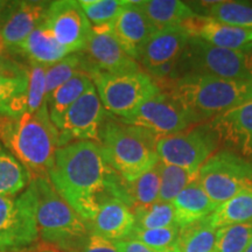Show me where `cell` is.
Listing matches in <instances>:
<instances>
[{"mask_svg":"<svg viewBox=\"0 0 252 252\" xmlns=\"http://www.w3.org/2000/svg\"><path fill=\"white\" fill-rule=\"evenodd\" d=\"M48 178L86 223L109 198L117 197L130 207L126 181L111 168L100 145L94 141H76L59 147Z\"/></svg>","mask_w":252,"mask_h":252,"instance_id":"6da1fadb","label":"cell"},{"mask_svg":"<svg viewBox=\"0 0 252 252\" xmlns=\"http://www.w3.org/2000/svg\"><path fill=\"white\" fill-rule=\"evenodd\" d=\"M0 143L35 178L48 176L59 149V131L47 100L36 111L19 117L0 116Z\"/></svg>","mask_w":252,"mask_h":252,"instance_id":"7a4b0ae2","label":"cell"},{"mask_svg":"<svg viewBox=\"0 0 252 252\" xmlns=\"http://www.w3.org/2000/svg\"><path fill=\"white\" fill-rule=\"evenodd\" d=\"M165 91L181 104L194 125L212 121L252 100V81L188 74Z\"/></svg>","mask_w":252,"mask_h":252,"instance_id":"3957f363","label":"cell"},{"mask_svg":"<svg viewBox=\"0 0 252 252\" xmlns=\"http://www.w3.org/2000/svg\"><path fill=\"white\" fill-rule=\"evenodd\" d=\"M158 138L143 127L106 115L100 126L98 144L113 171L131 182L160 161L157 152Z\"/></svg>","mask_w":252,"mask_h":252,"instance_id":"277c9868","label":"cell"},{"mask_svg":"<svg viewBox=\"0 0 252 252\" xmlns=\"http://www.w3.org/2000/svg\"><path fill=\"white\" fill-rule=\"evenodd\" d=\"M37 190L39 236L63 252H77L90 235L88 224L58 193L48 176L34 178Z\"/></svg>","mask_w":252,"mask_h":252,"instance_id":"5b68a950","label":"cell"},{"mask_svg":"<svg viewBox=\"0 0 252 252\" xmlns=\"http://www.w3.org/2000/svg\"><path fill=\"white\" fill-rule=\"evenodd\" d=\"M188 74L252 81L251 53L220 48L200 37L190 36L184 54L179 59L174 81Z\"/></svg>","mask_w":252,"mask_h":252,"instance_id":"8992f818","label":"cell"},{"mask_svg":"<svg viewBox=\"0 0 252 252\" xmlns=\"http://www.w3.org/2000/svg\"><path fill=\"white\" fill-rule=\"evenodd\" d=\"M87 75L93 81L104 109L116 118H127L144 102L161 93L152 77L143 70L121 74L90 70Z\"/></svg>","mask_w":252,"mask_h":252,"instance_id":"52a82bcc","label":"cell"},{"mask_svg":"<svg viewBox=\"0 0 252 252\" xmlns=\"http://www.w3.org/2000/svg\"><path fill=\"white\" fill-rule=\"evenodd\" d=\"M197 180L210 200L220 206L252 187V158L228 149L217 151L198 169Z\"/></svg>","mask_w":252,"mask_h":252,"instance_id":"ba28073f","label":"cell"},{"mask_svg":"<svg viewBox=\"0 0 252 252\" xmlns=\"http://www.w3.org/2000/svg\"><path fill=\"white\" fill-rule=\"evenodd\" d=\"M37 190L35 180L20 195L0 196V252L19 251L35 243Z\"/></svg>","mask_w":252,"mask_h":252,"instance_id":"9c48e42d","label":"cell"},{"mask_svg":"<svg viewBox=\"0 0 252 252\" xmlns=\"http://www.w3.org/2000/svg\"><path fill=\"white\" fill-rule=\"evenodd\" d=\"M220 135L212 123H201L179 133L159 137L157 152L161 161L198 172L201 166L216 152Z\"/></svg>","mask_w":252,"mask_h":252,"instance_id":"30bf717a","label":"cell"},{"mask_svg":"<svg viewBox=\"0 0 252 252\" xmlns=\"http://www.w3.org/2000/svg\"><path fill=\"white\" fill-rule=\"evenodd\" d=\"M118 119L126 124L143 127L158 137L179 133L194 125L181 104L167 91H161L147 99L127 118Z\"/></svg>","mask_w":252,"mask_h":252,"instance_id":"8fae6325","label":"cell"},{"mask_svg":"<svg viewBox=\"0 0 252 252\" xmlns=\"http://www.w3.org/2000/svg\"><path fill=\"white\" fill-rule=\"evenodd\" d=\"M105 116V109L93 86L65 112L58 128L59 147L84 140L98 143L100 126Z\"/></svg>","mask_w":252,"mask_h":252,"instance_id":"7c38bea8","label":"cell"},{"mask_svg":"<svg viewBox=\"0 0 252 252\" xmlns=\"http://www.w3.org/2000/svg\"><path fill=\"white\" fill-rule=\"evenodd\" d=\"M82 54L83 72L100 70L111 74L139 71L140 64L123 49L110 26H93L87 47Z\"/></svg>","mask_w":252,"mask_h":252,"instance_id":"4fadbf2b","label":"cell"},{"mask_svg":"<svg viewBox=\"0 0 252 252\" xmlns=\"http://www.w3.org/2000/svg\"><path fill=\"white\" fill-rule=\"evenodd\" d=\"M45 24L70 54L86 49L93 26L78 1L58 0L50 1Z\"/></svg>","mask_w":252,"mask_h":252,"instance_id":"5bb4252c","label":"cell"},{"mask_svg":"<svg viewBox=\"0 0 252 252\" xmlns=\"http://www.w3.org/2000/svg\"><path fill=\"white\" fill-rule=\"evenodd\" d=\"M50 1H9L0 15V34L6 48L17 53L32 32L45 21Z\"/></svg>","mask_w":252,"mask_h":252,"instance_id":"9a60e30c","label":"cell"},{"mask_svg":"<svg viewBox=\"0 0 252 252\" xmlns=\"http://www.w3.org/2000/svg\"><path fill=\"white\" fill-rule=\"evenodd\" d=\"M190 36L200 37L210 45L236 52L252 49V28L232 26L208 15L196 14L182 25Z\"/></svg>","mask_w":252,"mask_h":252,"instance_id":"2e32d148","label":"cell"},{"mask_svg":"<svg viewBox=\"0 0 252 252\" xmlns=\"http://www.w3.org/2000/svg\"><path fill=\"white\" fill-rule=\"evenodd\" d=\"M110 28L123 49L135 61L139 60L146 43L158 31L135 2L128 0Z\"/></svg>","mask_w":252,"mask_h":252,"instance_id":"e0dca14e","label":"cell"},{"mask_svg":"<svg viewBox=\"0 0 252 252\" xmlns=\"http://www.w3.org/2000/svg\"><path fill=\"white\" fill-rule=\"evenodd\" d=\"M209 122L228 150L252 158V100Z\"/></svg>","mask_w":252,"mask_h":252,"instance_id":"ac0fdd59","label":"cell"},{"mask_svg":"<svg viewBox=\"0 0 252 252\" xmlns=\"http://www.w3.org/2000/svg\"><path fill=\"white\" fill-rule=\"evenodd\" d=\"M190 34L184 26L167 27L157 31L151 36L141 53L139 64L146 72L160 65L178 62L184 54Z\"/></svg>","mask_w":252,"mask_h":252,"instance_id":"d6986e66","label":"cell"},{"mask_svg":"<svg viewBox=\"0 0 252 252\" xmlns=\"http://www.w3.org/2000/svg\"><path fill=\"white\" fill-rule=\"evenodd\" d=\"M87 224L90 234L117 242L130 237L135 226V219L124 201L112 197L100 204L96 215Z\"/></svg>","mask_w":252,"mask_h":252,"instance_id":"ffe728a7","label":"cell"},{"mask_svg":"<svg viewBox=\"0 0 252 252\" xmlns=\"http://www.w3.org/2000/svg\"><path fill=\"white\" fill-rule=\"evenodd\" d=\"M17 53L24 54L32 64H39L48 68L61 61L70 53L53 35L48 26L43 21L24 41Z\"/></svg>","mask_w":252,"mask_h":252,"instance_id":"44dd1931","label":"cell"},{"mask_svg":"<svg viewBox=\"0 0 252 252\" xmlns=\"http://www.w3.org/2000/svg\"><path fill=\"white\" fill-rule=\"evenodd\" d=\"M175 222L179 228L210 216L219 208L208 196L198 180L191 182L173 200Z\"/></svg>","mask_w":252,"mask_h":252,"instance_id":"7402d4cb","label":"cell"},{"mask_svg":"<svg viewBox=\"0 0 252 252\" xmlns=\"http://www.w3.org/2000/svg\"><path fill=\"white\" fill-rule=\"evenodd\" d=\"M134 2L158 31L182 26L196 15L190 6L180 0H141Z\"/></svg>","mask_w":252,"mask_h":252,"instance_id":"603a6c76","label":"cell"},{"mask_svg":"<svg viewBox=\"0 0 252 252\" xmlns=\"http://www.w3.org/2000/svg\"><path fill=\"white\" fill-rule=\"evenodd\" d=\"M93 86V81L86 72L78 71L47 98L49 117L56 128L60 127L68 109Z\"/></svg>","mask_w":252,"mask_h":252,"instance_id":"cb8c5ba5","label":"cell"},{"mask_svg":"<svg viewBox=\"0 0 252 252\" xmlns=\"http://www.w3.org/2000/svg\"><path fill=\"white\" fill-rule=\"evenodd\" d=\"M33 180L26 167L0 143V196H15Z\"/></svg>","mask_w":252,"mask_h":252,"instance_id":"d4e9b609","label":"cell"},{"mask_svg":"<svg viewBox=\"0 0 252 252\" xmlns=\"http://www.w3.org/2000/svg\"><path fill=\"white\" fill-rule=\"evenodd\" d=\"M214 228L241 223H252V187L230 198L208 216Z\"/></svg>","mask_w":252,"mask_h":252,"instance_id":"484cf974","label":"cell"},{"mask_svg":"<svg viewBox=\"0 0 252 252\" xmlns=\"http://www.w3.org/2000/svg\"><path fill=\"white\" fill-rule=\"evenodd\" d=\"M216 230L209 219L197 220L180 228L178 252H215Z\"/></svg>","mask_w":252,"mask_h":252,"instance_id":"4316f807","label":"cell"},{"mask_svg":"<svg viewBox=\"0 0 252 252\" xmlns=\"http://www.w3.org/2000/svg\"><path fill=\"white\" fill-rule=\"evenodd\" d=\"M126 191L132 210L137 207H147L158 202L160 193L159 162L134 181H126Z\"/></svg>","mask_w":252,"mask_h":252,"instance_id":"83f0119b","label":"cell"},{"mask_svg":"<svg viewBox=\"0 0 252 252\" xmlns=\"http://www.w3.org/2000/svg\"><path fill=\"white\" fill-rule=\"evenodd\" d=\"M160 193L159 202L172 203L184 189L196 181L198 172H191L182 167L169 165L160 160Z\"/></svg>","mask_w":252,"mask_h":252,"instance_id":"f1b7e54d","label":"cell"},{"mask_svg":"<svg viewBox=\"0 0 252 252\" xmlns=\"http://www.w3.org/2000/svg\"><path fill=\"white\" fill-rule=\"evenodd\" d=\"M208 17L232 26L252 28V2L216 1L208 9Z\"/></svg>","mask_w":252,"mask_h":252,"instance_id":"f546056e","label":"cell"},{"mask_svg":"<svg viewBox=\"0 0 252 252\" xmlns=\"http://www.w3.org/2000/svg\"><path fill=\"white\" fill-rule=\"evenodd\" d=\"M134 214L137 229H159L178 225L172 203L158 202L147 207H137L132 210Z\"/></svg>","mask_w":252,"mask_h":252,"instance_id":"4dcf8cb0","label":"cell"},{"mask_svg":"<svg viewBox=\"0 0 252 252\" xmlns=\"http://www.w3.org/2000/svg\"><path fill=\"white\" fill-rule=\"evenodd\" d=\"M180 228L178 225L159 229L134 228L128 238L137 239L157 252H176Z\"/></svg>","mask_w":252,"mask_h":252,"instance_id":"1f68e13d","label":"cell"},{"mask_svg":"<svg viewBox=\"0 0 252 252\" xmlns=\"http://www.w3.org/2000/svg\"><path fill=\"white\" fill-rule=\"evenodd\" d=\"M252 239V223H241L219 228L215 252H245Z\"/></svg>","mask_w":252,"mask_h":252,"instance_id":"d6a6232c","label":"cell"},{"mask_svg":"<svg viewBox=\"0 0 252 252\" xmlns=\"http://www.w3.org/2000/svg\"><path fill=\"white\" fill-rule=\"evenodd\" d=\"M127 0H80L91 26H110L121 13Z\"/></svg>","mask_w":252,"mask_h":252,"instance_id":"836d02e7","label":"cell"},{"mask_svg":"<svg viewBox=\"0 0 252 252\" xmlns=\"http://www.w3.org/2000/svg\"><path fill=\"white\" fill-rule=\"evenodd\" d=\"M82 54L74 53L46 68V100L54 91L78 71H82Z\"/></svg>","mask_w":252,"mask_h":252,"instance_id":"e575fe53","label":"cell"},{"mask_svg":"<svg viewBox=\"0 0 252 252\" xmlns=\"http://www.w3.org/2000/svg\"><path fill=\"white\" fill-rule=\"evenodd\" d=\"M27 76L28 86L25 98L27 102V112H33L46 102V68L30 63Z\"/></svg>","mask_w":252,"mask_h":252,"instance_id":"d590c367","label":"cell"},{"mask_svg":"<svg viewBox=\"0 0 252 252\" xmlns=\"http://www.w3.org/2000/svg\"><path fill=\"white\" fill-rule=\"evenodd\" d=\"M27 72L18 76L0 77V116H7L8 105L17 96L26 93Z\"/></svg>","mask_w":252,"mask_h":252,"instance_id":"8d00e7d4","label":"cell"},{"mask_svg":"<svg viewBox=\"0 0 252 252\" xmlns=\"http://www.w3.org/2000/svg\"><path fill=\"white\" fill-rule=\"evenodd\" d=\"M77 252H119L113 242L90 234Z\"/></svg>","mask_w":252,"mask_h":252,"instance_id":"74e56055","label":"cell"},{"mask_svg":"<svg viewBox=\"0 0 252 252\" xmlns=\"http://www.w3.org/2000/svg\"><path fill=\"white\" fill-rule=\"evenodd\" d=\"M27 72V68L23 64L11 60L8 55H0V77L18 76Z\"/></svg>","mask_w":252,"mask_h":252,"instance_id":"f35d334b","label":"cell"},{"mask_svg":"<svg viewBox=\"0 0 252 252\" xmlns=\"http://www.w3.org/2000/svg\"><path fill=\"white\" fill-rule=\"evenodd\" d=\"M119 252H157L145 245L137 239H123V241L113 242Z\"/></svg>","mask_w":252,"mask_h":252,"instance_id":"ab89813d","label":"cell"},{"mask_svg":"<svg viewBox=\"0 0 252 252\" xmlns=\"http://www.w3.org/2000/svg\"><path fill=\"white\" fill-rule=\"evenodd\" d=\"M6 52H7V48H6L4 39H2L1 34H0V55H6Z\"/></svg>","mask_w":252,"mask_h":252,"instance_id":"60d3db41","label":"cell"},{"mask_svg":"<svg viewBox=\"0 0 252 252\" xmlns=\"http://www.w3.org/2000/svg\"><path fill=\"white\" fill-rule=\"evenodd\" d=\"M9 4V1H6V0H0V15L4 13V11L6 9Z\"/></svg>","mask_w":252,"mask_h":252,"instance_id":"b9f144b4","label":"cell"},{"mask_svg":"<svg viewBox=\"0 0 252 252\" xmlns=\"http://www.w3.org/2000/svg\"><path fill=\"white\" fill-rule=\"evenodd\" d=\"M35 252H63L61 250H59V249H39V250H36Z\"/></svg>","mask_w":252,"mask_h":252,"instance_id":"7bdbcfd3","label":"cell"},{"mask_svg":"<svg viewBox=\"0 0 252 252\" xmlns=\"http://www.w3.org/2000/svg\"><path fill=\"white\" fill-rule=\"evenodd\" d=\"M245 252H252V239H251L250 244H249V247L247 248V250H245Z\"/></svg>","mask_w":252,"mask_h":252,"instance_id":"ee69618b","label":"cell"},{"mask_svg":"<svg viewBox=\"0 0 252 252\" xmlns=\"http://www.w3.org/2000/svg\"><path fill=\"white\" fill-rule=\"evenodd\" d=\"M250 53H251V58H252V49L250 50Z\"/></svg>","mask_w":252,"mask_h":252,"instance_id":"f6af8a7d","label":"cell"},{"mask_svg":"<svg viewBox=\"0 0 252 252\" xmlns=\"http://www.w3.org/2000/svg\"><path fill=\"white\" fill-rule=\"evenodd\" d=\"M176 252H178V251H176Z\"/></svg>","mask_w":252,"mask_h":252,"instance_id":"bcb514c9","label":"cell"}]
</instances>
